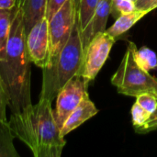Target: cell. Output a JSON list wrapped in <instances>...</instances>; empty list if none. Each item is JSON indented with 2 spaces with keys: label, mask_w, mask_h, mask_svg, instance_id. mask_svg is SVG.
I'll return each instance as SVG.
<instances>
[{
  "label": "cell",
  "mask_w": 157,
  "mask_h": 157,
  "mask_svg": "<svg viewBox=\"0 0 157 157\" xmlns=\"http://www.w3.org/2000/svg\"><path fill=\"white\" fill-rule=\"evenodd\" d=\"M151 113L146 111L143 107H141L137 102H135L132 108V124L136 130L143 127L150 118Z\"/></svg>",
  "instance_id": "obj_17"
},
{
  "label": "cell",
  "mask_w": 157,
  "mask_h": 157,
  "mask_svg": "<svg viewBox=\"0 0 157 157\" xmlns=\"http://www.w3.org/2000/svg\"><path fill=\"white\" fill-rule=\"evenodd\" d=\"M115 9L120 15L132 13L136 10L135 2L133 0H112V10Z\"/></svg>",
  "instance_id": "obj_19"
},
{
  "label": "cell",
  "mask_w": 157,
  "mask_h": 157,
  "mask_svg": "<svg viewBox=\"0 0 157 157\" xmlns=\"http://www.w3.org/2000/svg\"><path fill=\"white\" fill-rule=\"evenodd\" d=\"M30 60L26 48L23 15L16 6L11 22L6 58L0 61V80L10 115L30 106Z\"/></svg>",
  "instance_id": "obj_1"
},
{
  "label": "cell",
  "mask_w": 157,
  "mask_h": 157,
  "mask_svg": "<svg viewBox=\"0 0 157 157\" xmlns=\"http://www.w3.org/2000/svg\"><path fill=\"white\" fill-rule=\"evenodd\" d=\"M17 0H0V9L11 10L16 7Z\"/></svg>",
  "instance_id": "obj_24"
},
{
  "label": "cell",
  "mask_w": 157,
  "mask_h": 157,
  "mask_svg": "<svg viewBox=\"0 0 157 157\" xmlns=\"http://www.w3.org/2000/svg\"><path fill=\"white\" fill-rule=\"evenodd\" d=\"M16 7L11 10L0 9V61L6 58V46L9 39L11 22L14 17Z\"/></svg>",
  "instance_id": "obj_13"
},
{
  "label": "cell",
  "mask_w": 157,
  "mask_h": 157,
  "mask_svg": "<svg viewBox=\"0 0 157 157\" xmlns=\"http://www.w3.org/2000/svg\"><path fill=\"white\" fill-rule=\"evenodd\" d=\"M14 137L24 143L35 157H60L65 145L52 109V101L40 98L8 121Z\"/></svg>",
  "instance_id": "obj_2"
},
{
  "label": "cell",
  "mask_w": 157,
  "mask_h": 157,
  "mask_svg": "<svg viewBox=\"0 0 157 157\" xmlns=\"http://www.w3.org/2000/svg\"><path fill=\"white\" fill-rule=\"evenodd\" d=\"M155 129H157V108L155 111L151 114V116L148 119L147 122L143 127L138 129L137 132H150V131H153V130H155Z\"/></svg>",
  "instance_id": "obj_22"
},
{
  "label": "cell",
  "mask_w": 157,
  "mask_h": 157,
  "mask_svg": "<svg viewBox=\"0 0 157 157\" xmlns=\"http://www.w3.org/2000/svg\"><path fill=\"white\" fill-rule=\"evenodd\" d=\"M14 135L8 121H0V156H17L12 144Z\"/></svg>",
  "instance_id": "obj_15"
},
{
  "label": "cell",
  "mask_w": 157,
  "mask_h": 157,
  "mask_svg": "<svg viewBox=\"0 0 157 157\" xmlns=\"http://www.w3.org/2000/svg\"><path fill=\"white\" fill-rule=\"evenodd\" d=\"M115 40L106 31L96 35L84 50L80 75L89 82L94 80L108 60Z\"/></svg>",
  "instance_id": "obj_6"
},
{
  "label": "cell",
  "mask_w": 157,
  "mask_h": 157,
  "mask_svg": "<svg viewBox=\"0 0 157 157\" xmlns=\"http://www.w3.org/2000/svg\"><path fill=\"white\" fill-rule=\"evenodd\" d=\"M83 60L84 45L76 16L71 36L57 60L53 64L42 69V87L40 98L52 102L67 82L80 75Z\"/></svg>",
  "instance_id": "obj_3"
},
{
  "label": "cell",
  "mask_w": 157,
  "mask_h": 157,
  "mask_svg": "<svg viewBox=\"0 0 157 157\" xmlns=\"http://www.w3.org/2000/svg\"><path fill=\"white\" fill-rule=\"evenodd\" d=\"M88 83L89 81L82 75H77L68 81L58 93L53 115L60 130L69 115L75 109L84 97L87 94Z\"/></svg>",
  "instance_id": "obj_7"
},
{
  "label": "cell",
  "mask_w": 157,
  "mask_h": 157,
  "mask_svg": "<svg viewBox=\"0 0 157 157\" xmlns=\"http://www.w3.org/2000/svg\"><path fill=\"white\" fill-rule=\"evenodd\" d=\"M76 16L77 12L74 0H67L52 17L48 20L50 41V59L48 66L55 63L61 51L67 43L76 20Z\"/></svg>",
  "instance_id": "obj_5"
},
{
  "label": "cell",
  "mask_w": 157,
  "mask_h": 157,
  "mask_svg": "<svg viewBox=\"0 0 157 157\" xmlns=\"http://www.w3.org/2000/svg\"><path fill=\"white\" fill-rule=\"evenodd\" d=\"M155 8H157V0L155 2V3H154V5H153V6H152V11H153V10H155Z\"/></svg>",
  "instance_id": "obj_26"
},
{
  "label": "cell",
  "mask_w": 157,
  "mask_h": 157,
  "mask_svg": "<svg viewBox=\"0 0 157 157\" xmlns=\"http://www.w3.org/2000/svg\"><path fill=\"white\" fill-rule=\"evenodd\" d=\"M66 1L67 0H47L45 17L48 20H50Z\"/></svg>",
  "instance_id": "obj_20"
},
{
  "label": "cell",
  "mask_w": 157,
  "mask_h": 157,
  "mask_svg": "<svg viewBox=\"0 0 157 157\" xmlns=\"http://www.w3.org/2000/svg\"><path fill=\"white\" fill-rule=\"evenodd\" d=\"M133 42H128L120 66L111 77V83L120 94L137 97L150 93L157 97V78L142 69L133 58Z\"/></svg>",
  "instance_id": "obj_4"
},
{
  "label": "cell",
  "mask_w": 157,
  "mask_h": 157,
  "mask_svg": "<svg viewBox=\"0 0 157 157\" xmlns=\"http://www.w3.org/2000/svg\"><path fill=\"white\" fill-rule=\"evenodd\" d=\"M98 112L93 101L89 98L88 93L84 97L80 104L69 115L61 129V135L64 137L72 131L78 128L84 122L94 117Z\"/></svg>",
  "instance_id": "obj_10"
},
{
  "label": "cell",
  "mask_w": 157,
  "mask_h": 157,
  "mask_svg": "<svg viewBox=\"0 0 157 157\" xmlns=\"http://www.w3.org/2000/svg\"><path fill=\"white\" fill-rule=\"evenodd\" d=\"M74 3H75V8H76V12H77V8H78V6H79V3H80V0H74Z\"/></svg>",
  "instance_id": "obj_25"
},
{
  "label": "cell",
  "mask_w": 157,
  "mask_h": 157,
  "mask_svg": "<svg viewBox=\"0 0 157 157\" xmlns=\"http://www.w3.org/2000/svg\"><path fill=\"white\" fill-rule=\"evenodd\" d=\"M16 6L22 12L25 36H27L31 28L45 17L47 0H17Z\"/></svg>",
  "instance_id": "obj_11"
},
{
  "label": "cell",
  "mask_w": 157,
  "mask_h": 157,
  "mask_svg": "<svg viewBox=\"0 0 157 157\" xmlns=\"http://www.w3.org/2000/svg\"><path fill=\"white\" fill-rule=\"evenodd\" d=\"M136 102L149 113H154L157 108L156 96L150 93H144L136 97Z\"/></svg>",
  "instance_id": "obj_18"
},
{
  "label": "cell",
  "mask_w": 157,
  "mask_h": 157,
  "mask_svg": "<svg viewBox=\"0 0 157 157\" xmlns=\"http://www.w3.org/2000/svg\"><path fill=\"white\" fill-rule=\"evenodd\" d=\"M26 48L31 63L41 69L48 66L50 41L48 19L45 17L39 20L26 36Z\"/></svg>",
  "instance_id": "obj_8"
},
{
  "label": "cell",
  "mask_w": 157,
  "mask_h": 157,
  "mask_svg": "<svg viewBox=\"0 0 157 157\" xmlns=\"http://www.w3.org/2000/svg\"><path fill=\"white\" fill-rule=\"evenodd\" d=\"M156 0H135V6L137 9L147 11L150 13L152 11V6Z\"/></svg>",
  "instance_id": "obj_23"
},
{
  "label": "cell",
  "mask_w": 157,
  "mask_h": 157,
  "mask_svg": "<svg viewBox=\"0 0 157 157\" xmlns=\"http://www.w3.org/2000/svg\"><path fill=\"white\" fill-rule=\"evenodd\" d=\"M147 14V11L136 9L132 13L120 15L115 23L105 31L114 39H117L121 35L127 32L132 26H134L140 19H142Z\"/></svg>",
  "instance_id": "obj_12"
},
{
  "label": "cell",
  "mask_w": 157,
  "mask_h": 157,
  "mask_svg": "<svg viewBox=\"0 0 157 157\" xmlns=\"http://www.w3.org/2000/svg\"><path fill=\"white\" fill-rule=\"evenodd\" d=\"M132 52L136 63L144 71L150 72L157 68V55L153 50L147 47H143L138 50L134 43Z\"/></svg>",
  "instance_id": "obj_14"
},
{
  "label": "cell",
  "mask_w": 157,
  "mask_h": 157,
  "mask_svg": "<svg viewBox=\"0 0 157 157\" xmlns=\"http://www.w3.org/2000/svg\"><path fill=\"white\" fill-rule=\"evenodd\" d=\"M133 1H134V2H135V0H133Z\"/></svg>",
  "instance_id": "obj_27"
},
{
  "label": "cell",
  "mask_w": 157,
  "mask_h": 157,
  "mask_svg": "<svg viewBox=\"0 0 157 157\" xmlns=\"http://www.w3.org/2000/svg\"><path fill=\"white\" fill-rule=\"evenodd\" d=\"M99 0H80L77 8V21L80 31H83L91 20Z\"/></svg>",
  "instance_id": "obj_16"
},
{
  "label": "cell",
  "mask_w": 157,
  "mask_h": 157,
  "mask_svg": "<svg viewBox=\"0 0 157 157\" xmlns=\"http://www.w3.org/2000/svg\"><path fill=\"white\" fill-rule=\"evenodd\" d=\"M112 11V0H99L95 9L94 15L86 29L81 31L82 41L85 48L91 40L100 32L106 30L109 17Z\"/></svg>",
  "instance_id": "obj_9"
},
{
  "label": "cell",
  "mask_w": 157,
  "mask_h": 157,
  "mask_svg": "<svg viewBox=\"0 0 157 157\" xmlns=\"http://www.w3.org/2000/svg\"><path fill=\"white\" fill-rule=\"evenodd\" d=\"M6 108H7V98L0 80V121L6 122Z\"/></svg>",
  "instance_id": "obj_21"
}]
</instances>
